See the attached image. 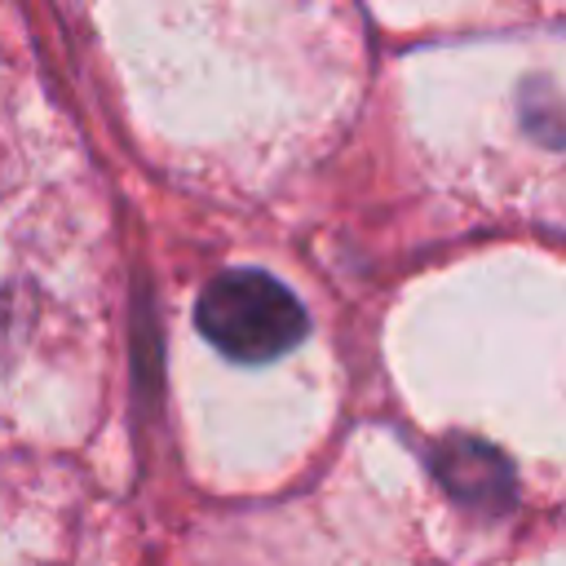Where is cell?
Masks as SVG:
<instances>
[{"label": "cell", "mask_w": 566, "mask_h": 566, "mask_svg": "<svg viewBox=\"0 0 566 566\" xmlns=\"http://www.w3.org/2000/svg\"><path fill=\"white\" fill-rule=\"evenodd\" d=\"M195 323L230 363H274L310 332L305 305L265 270L217 274L195 301Z\"/></svg>", "instance_id": "6da1fadb"}, {"label": "cell", "mask_w": 566, "mask_h": 566, "mask_svg": "<svg viewBox=\"0 0 566 566\" xmlns=\"http://www.w3.org/2000/svg\"><path fill=\"white\" fill-rule=\"evenodd\" d=\"M438 478L455 491V500L469 504H504L513 491L504 460L478 442H451L447 451H438Z\"/></svg>", "instance_id": "7a4b0ae2"}]
</instances>
